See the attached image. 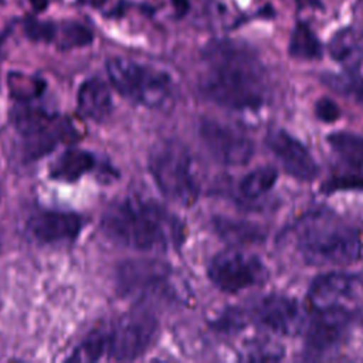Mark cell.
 <instances>
[{
  "label": "cell",
  "instance_id": "6da1fadb",
  "mask_svg": "<svg viewBox=\"0 0 363 363\" xmlns=\"http://www.w3.org/2000/svg\"><path fill=\"white\" fill-rule=\"evenodd\" d=\"M199 85L213 102L235 109L265 104L269 84L267 68L254 47L235 38H213L201 48Z\"/></svg>",
  "mask_w": 363,
  "mask_h": 363
},
{
  "label": "cell",
  "instance_id": "1f68e13d",
  "mask_svg": "<svg viewBox=\"0 0 363 363\" xmlns=\"http://www.w3.org/2000/svg\"><path fill=\"white\" fill-rule=\"evenodd\" d=\"M296 4L301 9H303V7H313V9H318V10L325 9L320 0H296Z\"/></svg>",
  "mask_w": 363,
  "mask_h": 363
},
{
  "label": "cell",
  "instance_id": "836d02e7",
  "mask_svg": "<svg viewBox=\"0 0 363 363\" xmlns=\"http://www.w3.org/2000/svg\"><path fill=\"white\" fill-rule=\"evenodd\" d=\"M79 3L92 6V7H99V6H104L106 3V0H79Z\"/></svg>",
  "mask_w": 363,
  "mask_h": 363
},
{
  "label": "cell",
  "instance_id": "e0dca14e",
  "mask_svg": "<svg viewBox=\"0 0 363 363\" xmlns=\"http://www.w3.org/2000/svg\"><path fill=\"white\" fill-rule=\"evenodd\" d=\"M78 112L92 121H104L112 111V98L106 84L99 78L84 81L78 89Z\"/></svg>",
  "mask_w": 363,
  "mask_h": 363
},
{
  "label": "cell",
  "instance_id": "9c48e42d",
  "mask_svg": "<svg viewBox=\"0 0 363 363\" xmlns=\"http://www.w3.org/2000/svg\"><path fill=\"white\" fill-rule=\"evenodd\" d=\"M224 322L233 326L251 322L277 335H294L302 325V312L299 305L288 296L267 295L231 311Z\"/></svg>",
  "mask_w": 363,
  "mask_h": 363
},
{
  "label": "cell",
  "instance_id": "603a6c76",
  "mask_svg": "<svg viewBox=\"0 0 363 363\" xmlns=\"http://www.w3.org/2000/svg\"><path fill=\"white\" fill-rule=\"evenodd\" d=\"M92 31L78 21H58L54 45L58 50L85 47L92 43Z\"/></svg>",
  "mask_w": 363,
  "mask_h": 363
},
{
  "label": "cell",
  "instance_id": "d4e9b609",
  "mask_svg": "<svg viewBox=\"0 0 363 363\" xmlns=\"http://www.w3.org/2000/svg\"><path fill=\"white\" fill-rule=\"evenodd\" d=\"M105 356L104 329H96L89 333L82 343L68 357L69 362H96Z\"/></svg>",
  "mask_w": 363,
  "mask_h": 363
},
{
  "label": "cell",
  "instance_id": "30bf717a",
  "mask_svg": "<svg viewBox=\"0 0 363 363\" xmlns=\"http://www.w3.org/2000/svg\"><path fill=\"white\" fill-rule=\"evenodd\" d=\"M267 275V268L257 255L240 250L220 252L208 265V278L227 294H237L261 285Z\"/></svg>",
  "mask_w": 363,
  "mask_h": 363
},
{
  "label": "cell",
  "instance_id": "4dcf8cb0",
  "mask_svg": "<svg viewBox=\"0 0 363 363\" xmlns=\"http://www.w3.org/2000/svg\"><path fill=\"white\" fill-rule=\"evenodd\" d=\"M170 4L177 20L189 18L196 10V0H170Z\"/></svg>",
  "mask_w": 363,
  "mask_h": 363
},
{
  "label": "cell",
  "instance_id": "5b68a950",
  "mask_svg": "<svg viewBox=\"0 0 363 363\" xmlns=\"http://www.w3.org/2000/svg\"><path fill=\"white\" fill-rule=\"evenodd\" d=\"M106 74L113 88L132 102L152 109H164L174 102L176 84L164 69L113 57L106 61Z\"/></svg>",
  "mask_w": 363,
  "mask_h": 363
},
{
  "label": "cell",
  "instance_id": "4fadbf2b",
  "mask_svg": "<svg viewBox=\"0 0 363 363\" xmlns=\"http://www.w3.org/2000/svg\"><path fill=\"white\" fill-rule=\"evenodd\" d=\"M265 145L282 167L295 179L311 182L319 174V166L312 153L291 133L274 129L265 136Z\"/></svg>",
  "mask_w": 363,
  "mask_h": 363
},
{
  "label": "cell",
  "instance_id": "7a4b0ae2",
  "mask_svg": "<svg viewBox=\"0 0 363 363\" xmlns=\"http://www.w3.org/2000/svg\"><path fill=\"white\" fill-rule=\"evenodd\" d=\"M104 233L115 242L140 251H167L182 245L184 224L155 200L129 196L109 206Z\"/></svg>",
  "mask_w": 363,
  "mask_h": 363
},
{
  "label": "cell",
  "instance_id": "7c38bea8",
  "mask_svg": "<svg viewBox=\"0 0 363 363\" xmlns=\"http://www.w3.org/2000/svg\"><path fill=\"white\" fill-rule=\"evenodd\" d=\"M200 138L213 159L225 166H242L254 153L248 135L231 123L206 119L200 125Z\"/></svg>",
  "mask_w": 363,
  "mask_h": 363
},
{
  "label": "cell",
  "instance_id": "44dd1931",
  "mask_svg": "<svg viewBox=\"0 0 363 363\" xmlns=\"http://www.w3.org/2000/svg\"><path fill=\"white\" fill-rule=\"evenodd\" d=\"M330 149L349 166L363 170V136L350 132H333L328 136Z\"/></svg>",
  "mask_w": 363,
  "mask_h": 363
},
{
  "label": "cell",
  "instance_id": "f546056e",
  "mask_svg": "<svg viewBox=\"0 0 363 363\" xmlns=\"http://www.w3.org/2000/svg\"><path fill=\"white\" fill-rule=\"evenodd\" d=\"M315 111L318 118L325 122H333L339 118V108L335 105V102H332L328 98L318 101Z\"/></svg>",
  "mask_w": 363,
  "mask_h": 363
},
{
  "label": "cell",
  "instance_id": "d6a6232c",
  "mask_svg": "<svg viewBox=\"0 0 363 363\" xmlns=\"http://www.w3.org/2000/svg\"><path fill=\"white\" fill-rule=\"evenodd\" d=\"M34 11H44L48 6V0H30Z\"/></svg>",
  "mask_w": 363,
  "mask_h": 363
},
{
  "label": "cell",
  "instance_id": "484cf974",
  "mask_svg": "<svg viewBox=\"0 0 363 363\" xmlns=\"http://www.w3.org/2000/svg\"><path fill=\"white\" fill-rule=\"evenodd\" d=\"M9 86L13 96L27 101L33 96H37L41 89L44 88V82L38 78L28 77L20 72H10L9 74Z\"/></svg>",
  "mask_w": 363,
  "mask_h": 363
},
{
  "label": "cell",
  "instance_id": "8992f818",
  "mask_svg": "<svg viewBox=\"0 0 363 363\" xmlns=\"http://www.w3.org/2000/svg\"><path fill=\"white\" fill-rule=\"evenodd\" d=\"M150 174L164 197L183 207L193 206L199 197V179L189 150L176 140L153 147L149 157Z\"/></svg>",
  "mask_w": 363,
  "mask_h": 363
},
{
  "label": "cell",
  "instance_id": "2e32d148",
  "mask_svg": "<svg viewBox=\"0 0 363 363\" xmlns=\"http://www.w3.org/2000/svg\"><path fill=\"white\" fill-rule=\"evenodd\" d=\"M328 51L346 72L363 77V27L345 26L336 30L329 38Z\"/></svg>",
  "mask_w": 363,
  "mask_h": 363
},
{
  "label": "cell",
  "instance_id": "f1b7e54d",
  "mask_svg": "<svg viewBox=\"0 0 363 363\" xmlns=\"http://www.w3.org/2000/svg\"><path fill=\"white\" fill-rule=\"evenodd\" d=\"M363 190V174H350L342 177H333L325 186L326 191L336 190Z\"/></svg>",
  "mask_w": 363,
  "mask_h": 363
},
{
  "label": "cell",
  "instance_id": "ba28073f",
  "mask_svg": "<svg viewBox=\"0 0 363 363\" xmlns=\"http://www.w3.org/2000/svg\"><path fill=\"white\" fill-rule=\"evenodd\" d=\"M13 125L23 139L27 157H38L50 152L71 135V125L57 113L35 106H17L13 111Z\"/></svg>",
  "mask_w": 363,
  "mask_h": 363
},
{
  "label": "cell",
  "instance_id": "e575fe53",
  "mask_svg": "<svg viewBox=\"0 0 363 363\" xmlns=\"http://www.w3.org/2000/svg\"><path fill=\"white\" fill-rule=\"evenodd\" d=\"M353 11H360L363 13V0H356L354 6H353Z\"/></svg>",
  "mask_w": 363,
  "mask_h": 363
},
{
  "label": "cell",
  "instance_id": "7402d4cb",
  "mask_svg": "<svg viewBox=\"0 0 363 363\" xmlns=\"http://www.w3.org/2000/svg\"><path fill=\"white\" fill-rule=\"evenodd\" d=\"M277 177H278V173L274 167H271V166L258 167V169L247 173L241 179V182L238 184L240 194L248 200L259 199L274 187Z\"/></svg>",
  "mask_w": 363,
  "mask_h": 363
},
{
  "label": "cell",
  "instance_id": "d6986e66",
  "mask_svg": "<svg viewBox=\"0 0 363 363\" xmlns=\"http://www.w3.org/2000/svg\"><path fill=\"white\" fill-rule=\"evenodd\" d=\"M323 51L325 47L312 26L298 18L289 34L288 54L295 60L315 61L323 57Z\"/></svg>",
  "mask_w": 363,
  "mask_h": 363
},
{
  "label": "cell",
  "instance_id": "52a82bcc",
  "mask_svg": "<svg viewBox=\"0 0 363 363\" xmlns=\"http://www.w3.org/2000/svg\"><path fill=\"white\" fill-rule=\"evenodd\" d=\"M102 329L105 356L113 360H133L152 346L159 326L156 318L140 306Z\"/></svg>",
  "mask_w": 363,
  "mask_h": 363
},
{
  "label": "cell",
  "instance_id": "4316f807",
  "mask_svg": "<svg viewBox=\"0 0 363 363\" xmlns=\"http://www.w3.org/2000/svg\"><path fill=\"white\" fill-rule=\"evenodd\" d=\"M282 354V347L267 339H257L242 350V359L245 360H278Z\"/></svg>",
  "mask_w": 363,
  "mask_h": 363
},
{
  "label": "cell",
  "instance_id": "8fae6325",
  "mask_svg": "<svg viewBox=\"0 0 363 363\" xmlns=\"http://www.w3.org/2000/svg\"><path fill=\"white\" fill-rule=\"evenodd\" d=\"M363 296V274L332 272L318 277L308 292V302L313 312L345 311Z\"/></svg>",
  "mask_w": 363,
  "mask_h": 363
},
{
  "label": "cell",
  "instance_id": "9a60e30c",
  "mask_svg": "<svg viewBox=\"0 0 363 363\" xmlns=\"http://www.w3.org/2000/svg\"><path fill=\"white\" fill-rule=\"evenodd\" d=\"M315 318L308 330V350L311 353L323 354L335 347L345 339L349 329L350 312L345 311H326L313 312Z\"/></svg>",
  "mask_w": 363,
  "mask_h": 363
},
{
  "label": "cell",
  "instance_id": "cb8c5ba5",
  "mask_svg": "<svg viewBox=\"0 0 363 363\" xmlns=\"http://www.w3.org/2000/svg\"><path fill=\"white\" fill-rule=\"evenodd\" d=\"M322 81L336 92L363 104V77L356 74H325Z\"/></svg>",
  "mask_w": 363,
  "mask_h": 363
},
{
  "label": "cell",
  "instance_id": "ac0fdd59",
  "mask_svg": "<svg viewBox=\"0 0 363 363\" xmlns=\"http://www.w3.org/2000/svg\"><path fill=\"white\" fill-rule=\"evenodd\" d=\"M96 167V159L91 152L82 149L65 150L50 169V176L60 182L72 183Z\"/></svg>",
  "mask_w": 363,
  "mask_h": 363
},
{
  "label": "cell",
  "instance_id": "277c9868",
  "mask_svg": "<svg viewBox=\"0 0 363 363\" xmlns=\"http://www.w3.org/2000/svg\"><path fill=\"white\" fill-rule=\"evenodd\" d=\"M121 294L139 303L176 305L187 299L189 291L183 279L164 262L136 259L121 265L118 271Z\"/></svg>",
  "mask_w": 363,
  "mask_h": 363
},
{
  "label": "cell",
  "instance_id": "83f0119b",
  "mask_svg": "<svg viewBox=\"0 0 363 363\" xmlns=\"http://www.w3.org/2000/svg\"><path fill=\"white\" fill-rule=\"evenodd\" d=\"M57 21H43L35 17H27L24 20V33L31 41L52 44L57 33Z\"/></svg>",
  "mask_w": 363,
  "mask_h": 363
},
{
  "label": "cell",
  "instance_id": "ffe728a7",
  "mask_svg": "<svg viewBox=\"0 0 363 363\" xmlns=\"http://www.w3.org/2000/svg\"><path fill=\"white\" fill-rule=\"evenodd\" d=\"M214 228L223 240L235 245L258 242L265 237V233L259 225L248 221H237L221 217L214 221Z\"/></svg>",
  "mask_w": 363,
  "mask_h": 363
},
{
  "label": "cell",
  "instance_id": "3957f363",
  "mask_svg": "<svg viewBox=\"0 0 363 363\" xmlns=\"http://www.w3.org/2000/svg\"><path fill=\"white\" fill-rule=\"evenodd\" d=\"M302 258L312 265H345L363 258V230L342 223L311 220L298 235Z\"/></svg>",
  "mask_w": 363,
  "mask_h": 363
},
{
  "label": "cell",
  "instance_id": "5bb4252c",
  "mask_svg": "<svg viewBox=\"0 0 363 363\" xmlns=\"http://www.w3.org/2000/svg\"><path fill=\"white\" fill-rule=\"evenodd\" d=\"M82 220L75 213L44 210L34 213L26 224L27 234L43 244L71 241L78 237Z\"/></svg>",
  "mask_w": 363,
  "mask_h": 363
}]
</instances>
